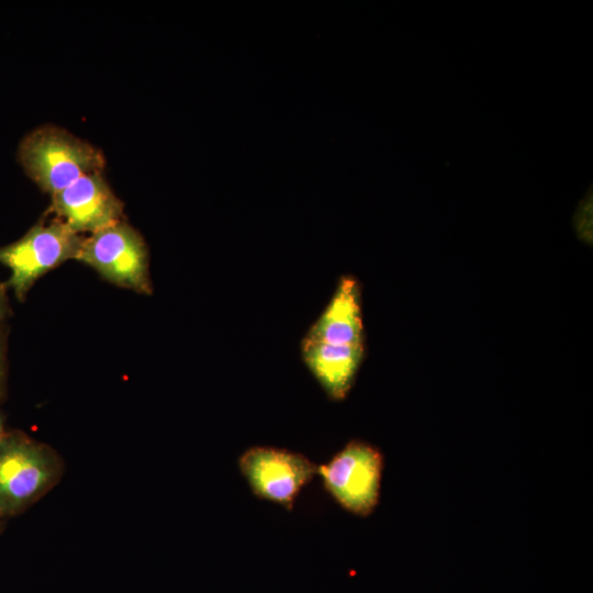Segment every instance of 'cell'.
Listing matches in <instances>:
<instances>
[{"instance_id":"1","label":"cell","mask_w":593,"mask_h":593,"mask_svg":"<svg viewBox=\"0 0 593 593\" xmlns=\"http://www.w3.org/2000/svg\"><path fill=\"white\" fill-rule=\"evenodd\" d=\"M64 473V461L51 446L22 432L0 438V517L14 516L41 500Z\"/></svg>"},{"instance_id":"2","label":"cell","mask_w":593,"mask_h":593,"mask_svg":"<svg viewBox=\"0 0 593 593\" xmlns=\"http://www.w3.org/2000/svg\"><path fill=\"white\" fill-rule=\"evenodd\" d=\"M18 160L25 174L54 195L80 177L101 172L105 159L90 143L54 126H40L23 137Z\"/></svg>"},{"instance_id":"3","label":"cell","mask_w":593,"mask_h":593,"mask_svg":"<svg viewBox=\"0 0 593 593\" xmlns=\"http://www.w3.org/2000/svg\"><path fill=\"white\" fill-rule=\"evenodd\" d=\"M83 237L65 223H36L20 239L0 247V264L11 275L7 286L23 301L35 281L69 259H77Z\"/></svg>"},{"instance_id":"4","label":"cell","mask_w":593,"mask_h":593,"mask_svg":"<svg viewBox=\"0 0 593 593\" xmlns=\"http://www.w3.org/2000/svg\"><path fill=\"white\" fill-rule=\"evenodd\" d=\"M384 466L380 449L367 441H348L326 463L317 466L322 485L345 511L369 516L380 499Z\"/></svg>"},{"instance_id":"5","label":"cell","mask_w":593,"mask_h":593,"mask_svg":"<svg viewBox=\"0 0 593 593\" xmlns=\"http://www.w3.org/2000/svg\"><path fill=\"white\" fill-rule=\"evenodd\" d=\"M77 260L119 287L152 293L146 243L124 220L83 237Z\"/></svg>"},{"instance_id":"6","label":"cell","mask_w":593,"mask_h":593,"mask_svg":"<svg viewBox=\"0 0 593 593\" xmlns=\"http://www.w3.org/2000/svg\"><path fill=\"white\" fill-rule=\"evenodd\" d=\"M238 468L251 492L291 511L303 486L317 473L306 456L283 448L254 446L238 458Z\"/></svg>"},{"instance_id":"7","label":"cell","mask_w":593,"mask_h":593,"mask_svg":"<svg viewBox=\"0 0 593 593\" xmlns=\"http://www.w3.org/2000/svg\"><path fill=\"white\" fill-rule=\"evenodd\" d=\"M56 219L77 234L96 233L123 221L124 205L101 172L80 177L52 195Z\"/></svg>"},{"instance_id":"8","label":"cell","mask_w":593,"mask_h":593,"mask_svg":"<svg viewBox=\"0 0 593 593\" xmlns=\"http://www.w3.org/2000/svg\"><path fill=\"white\" fill-rule=\"evenodd\" d=\"M361 287L351 276L339 278L336 289L304 338L337 345L365 346Z\"/></svg>"},{"instance_id":"9","label":"cell","mask_w":593,"mask_h":593,"mask_svg":"<svg viewBox=\"0 0 593 593\" xmlns=\"http://www.w3.org/2000/svg\"><path fill=\"white\" fill-rule=\"evenodd\" d=\"M301 357L328 399L342 401L355 383L365 357V346L337 345L303 338Z\"/></svg>"},{"instance_id":"10","label":"cell","mask_w":593,"mask_h":593,"mask_svg":"<svg viewBox=\"0 0 593 593\" xmlns=\"http://www.w3.org/2000/svg\"><path fill=\"white\" fill-rule=\"evenodd\" d=\"M579 212V221L577 222L579 233L585 240H589V233L591 234V231L589 230V224L591 226V221H589V216H591V200L590 202L586 200L585 205L580 206Z\"/></svg>"},{"instance_id":"11","label":"cell","mask_w":593,"mask_h":593,"mask_svg":"<svg viewBox=\"0 0 593 593\" xmlns=\"http://www.w3.org/2000/svg\"><path fill=\"white\" fill-rule=\"evenodd\" d=\"M4 384H5V357H4L3 339L0 334V396L3 394Z\"/></svg>"},{"instance_id":"12","label":"cell","mask_w":593,"mask_h":593,"mask_svg":"<svg viewBox=\"0 0 593 593\" xmlns=\"http://www.w3.org/2000/svg\"><path fill=\"white\" fill-rule=\"evenodd\" d=\"M8 314V299L5 294V287L0 284V323L5 318Z\"/></svg>"},{"instance_id":"13","label":"cell","mask_w":593,"mask_h":593,"mask_svg":"<svg viewBox=\"0 0 593 593\" xmlns=\"http://www.w3.org/2000/svg\"><path fill=\"white\" fill-rule=\"evenodd\" d=\"M4 433L5 432H4V427H3V418H2V416L0 414V438Z\"/></svg>"},{"instance_id":"14","label":"cell","mask_w":593,"mask_h":593,"mask_svg":"<svg viewBox=\"0 0 593 593\" xmlns=\"http://www.w3.org/2000/svg\"><path fill=\"white\" fill-rule=\"evenodd\" d=\"M1 529H2V523H1V517H0V532H1Z\"/></svg>"}]
</instances>
